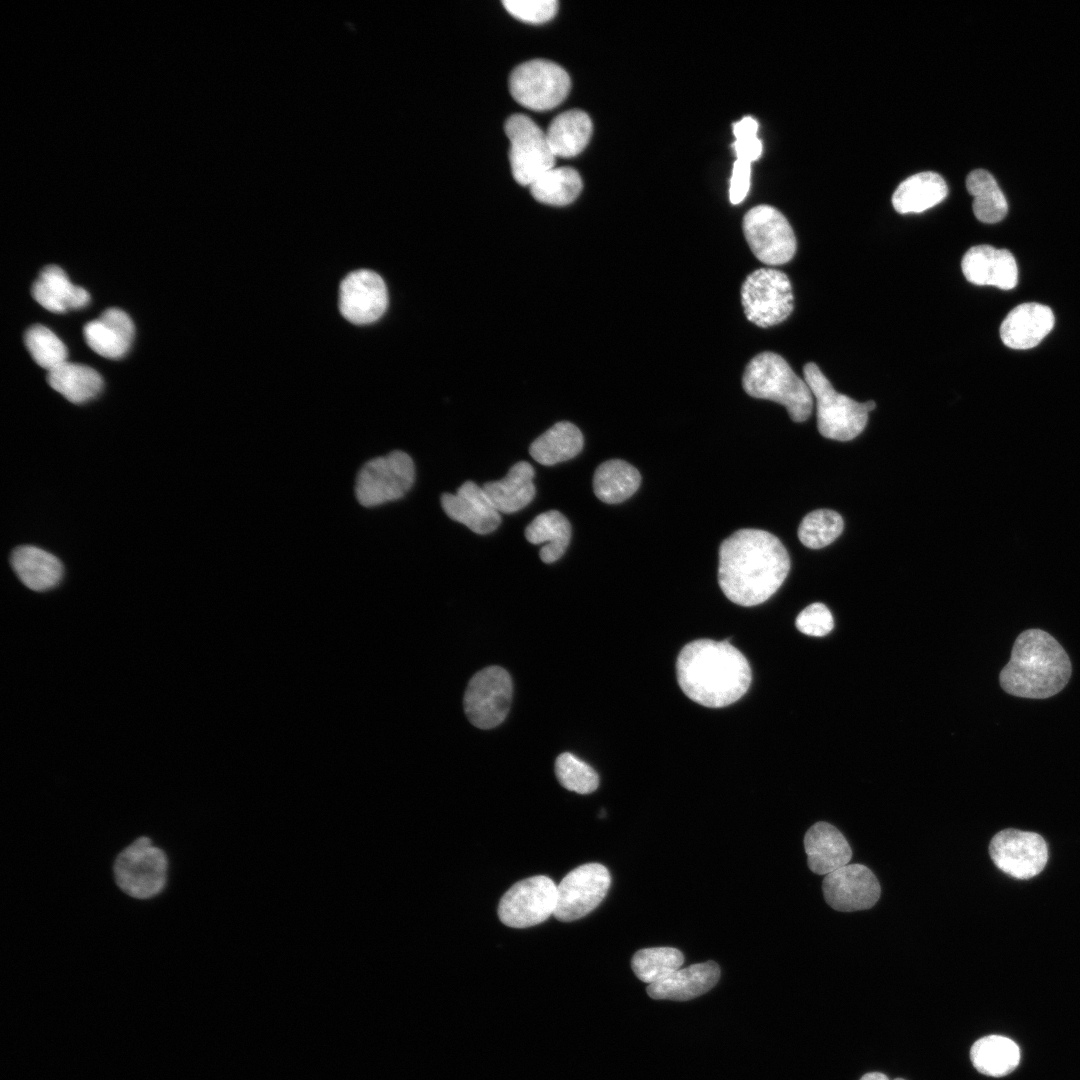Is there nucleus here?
Returning <instances> with one entry per match:
<instances>
[{
  "instance_id": "nucleus-21",
  "label": "nucleus",
  "mask_w": 1080,
  "mask_h": 1080,
  "mask_svg": "<svg viewBox=\"0 0 1080 1080\" xmlns=\"http://www.w3.org/2000/svg\"><path fill=\"white\" fill-rule=\"evenodd\" d=\"M83 333L94 352L109 359H119L128 352L135 329L126 312L109 308L98 319L88 322Z\"/></svg>"
},
{
  "instance_id": "nucleus-7",
  "label": "nucleus",
  "mask_w": 1080,
  "mask_h": 1080,
  "mask_svg": "<svg viewBox=\"0 0 1080 1080\" xmlns=\"http://www.w3.org/2000/svg\"><path fill=\"white\" fill-rule=\"evenodd\" d=\"M415 467L405 452L395 450L373 458L359 470L355 495L364 507H374L402 498L413 486Z\"/></svg>"
},
{
  "instance_id": "nucleus-6",
  "label": "nucleus",
  "mask_w": 1080,
  "mask_h": 1080,
  "mask_svg": "<svg viewBox=\"0 0 1080 1080\" xmlns=\"http://www.w3.org/2000/svg\"><path fill=\"white\" fill-rule=\"evenodd\" d=\"M804 380L816 399L817 428L825 438L849 441L866 427L868 414L876 404L870 400L855 401L837 392L818 365L807 363L803 368Z\"/></svg>"
},
{
  "instance_id": "nucleus-29",
  "label": "nucleus",
  "mask_w": 1080,
  "mask_h": 1080,
  "mask_svg": "<svg viewBox=\"0 0 1080 1080\" xmlns=\"http://www.w3.org/2000/svg\"><path fill=\"white\" fill-rule=\"evenodd\" d=\"M526 540L532 544H544L540 558L550 564L562 557L571 538V525L559 511L550 510L536 516L525 529Z\"/></svg>"
},
{
  "instance_id": "nucleus-43",
  "label": "nucleus",
  "mask_w": 1080,
  "mask_h": 1080,
  "mask_svg": "<svg viewBox=\"0 0 1080 1080\" xmlns=\"http://www.w3.org/2000/svg\"><path fill=\"white\" fill-rule=\"evenodd\" d=\"M751 163L736 159L730 178L729 199L734 205L742 202L750 189Z\"/></svg>"
},
{
  "instance_id": "nucleus-5",
  "label": "nucleus",
  "mask_w": 1080,
  "mask_h": 1080,
  "mask_svg": "<svg viewBox=\"0 0 1080 1080\" xmlns=\"http://www.w3.org/2000/svg\"><path fill=\"white\" fill-rule=\"evenodd\" d=\"M111 871L120 892L135 900L148 901L166 890L170 859L163 848L149 836L142 835L116 854Z\"/></svg>"
},
{
  "instance_id": "nucleus-46",
  "label": "nucleus",
  "mask_w": 1080,
  "mask_h": 1080,
  "mask_svg": "<svg viewBox=\"0 0 1080 1080\" xmlns=\"http://www.w3.org/2000/svg\"><path fill=\"white\" fill-rule=\"evenodd\" d=\"M894 1080H904V1079H902V1078H896V1079H894Z\"/></svg>"
},
{
  "instance_id": "nucleus-9",
  "label": "nucleus",
  "mask_w": 1080,
  "mask_h": 1080,
  "mask_svg": "<svg viewBox=\"0 0 1080 1080\" xmlns=\"http://www.w3.org/2000/svg\"><path fill=\"white\" fill-rule=\"evenodd\" d=\"M568 73L557 63L533 59L513 69L509 90L516 102L535 111H546L561 104L570 91Z\"/></svg>"
},
{
  "instance_id": "nucleus-26",
  "label": "nucleus",
  "mask_w": 1080,
  "mask_h": 1080,
  "mask_svg": "<svg viewBox=\"0 0 1080 1080\" xmlns=\"http://www.w3.org/2000/svg\"><path fill=\"white\" fill-rule=\"evenodd\" d=\"M947 194L944 179L935 172L925 171L905 179L895 190L892 204L900 214L921 213L942 202Z\"/></svg>"
},
{
  "instance_id": "nucleus-35",
  "label": "nucleus",
  "mask_w": 1080,
  "mask_h": 1080,
  "mask_svg": "<svg viewBox=\"0 0 1080 1080\" xmlns=\"http://www.w3.org/2000/svg\"><path fill=\"white\" fill-rule=\"evenodd\" d=\"M684 962L682 952L672 947H653L638 950L631 961L638 979L648 985L656 983L676 970Z\"/></svg>"
},
{
  "instance_id": "nucleus-41",
  "label": "nucleus",
  "mask_w": 1080,
  "mask_h": 1080,
  "mask_svg": "<svg viewBox=\"0 0 1080 1080\" xmlns=\"http://www.w3.org/2000/svg\"><path fill=\"white\" fill-rule=\"evenodd\" d=\"M502 4L515 18L533 24L549 21L558 10L556 0H503Z\"/></svg>"
},
{
  "instance_id": "nucleus-2",
  "label": "nucleus",
  "mask_w": 1080,
  "mask_h": 1080,
  "mask_svg": "<svg viewBox=\"0 0 1080 1080\" xmlns=\"http://www.w3.org/2000/svg\"><path fill=\"white\" fill-rule=\"evenodd\" d=\"M676 674L684 694L710 708L736 702L747 692L752 679L746 657L727 640L688 643L678 655Z\"/></svg>"
},
{
  "instance_id": "nucleus-28",
  "label": "nucleus",
  "mask_w": 1080,
  "mask_h": 1080,
  "mask_svg": "<svg viewBox=\"0 0 1080 1080\" xmlns=\"http://www.w3.org/2000/svg\"><path fill=\"white\" fill-rule=\"evenodd\" d=\"M583 445L580 429L568 421H561L536 438L530 445L529 453L536 462L552 466L577 456Z\"/></svg>"
},
{
  "instance_id": "nucleus-23",
  "label": "nucleus",
  "mask_w": 1080,
  "mask_h": 1080,
  "mask_svg": "<svg viewBox=\"0 0 1080 1080\" xmlns=\"http://www.w3.org/2000/svg\"><path fill=\"white\" fill-rule=\"evenodd\" d=\"M719 978L718 964L707 961L679 968L666 978L648 985L646 991L653 999L686 1001L708 992Z\"/></svg>"
},
{
  "instance_id": "nucleus-30",
  "label": "nucleus",
  "mask_w": 1080,
  "mask_h": 1080,
  "mask_svg": "<svg viewBox=\"0 0 1080 1080\" xmlns=\"http://www.w3.org/2000/svg\"><path fill=\"white\" fill-rule=\"evenodd\" d=\"M641 475L628 462L611 459L601 463L593 476V490L599 500L617 504L630 498L639 488Z\"/></svg>"
},
{
  "instance_id": "nucleus-16",
  "label": "nucleus",
  "mask_w": 1080,
  "mask_h": 1080,
  "mask_svg": "<svg viewBox=\"0 0 1080 1080\" xmlns=\"http://www.w3.org/2000/svg\"><path fill=\"white\" fill-rule=\"evenodd\" d=\"M822 889L829 906L843 912L869 909L881 893L878 879L862 864H847L827 874Z\"/></svg>"
},
{
  "instance_id": "nucleus-4",
  "label": "nucleus",
  "mask_w": 1080,
  "mask_h": 1080,
  "mask_svg": "<svg viewBox=\"0 0 1080 1080\" xmlns=\"http://www.w3.org/2000/svg\"><path fill=\"white\" fill-rule=\"evenodd\" d=\"M742 385L751 397L783 405L794 422H803L812 413L810 388L776 353L763 352L753 357L745 368Z\"/></svg>"
},
{
  "instance_id": "nucleus-40",
  "label": "nucleus",
  "mask_w": 1080,
  "mask_h": 1080,
  "mask_svg": "<svg viewBox=\"0 0 1080 1080\" xmlns=\"http://www.w3.org/2000/svg\"><path fill=\"white\" fill-rule=\"evenodd\" d=\"M757 132L758 122L751 116H745L733 124L736 159L752 163L761 156L762 142Z\"/></svg>"
},
{
  "instance_id": "nucleus-13",
  "label": "nucleus",
  "mask_w": 1080,
  "mask_h": 1080,
  "mask_svg": "<svg viewBox=\"0 0 1080 1080\" xmlns=\"http://www.w3.org/2000/svg\"><path fill=\"white\" fill-rule=\"evenodd\" d=\"M557 885L544 875L515 883L502 896L498 916L503 924L526 928L544 922L555 912Z\"/></svg>"
},
{
  "instance_id": "nucleus-25",
  "label": "nucleus",
  "mask_w": 1080,
  "mask_h": 1080,
  "mask_svg": "<svg viewBox=\"0 0 1080 1080\" xmlns=\"http://www.w3.org/2000/svg\"><path fill=\"white\" fill-rule=\"evenodd\" d=\"M11 565L20 581L33 591L55 587L63 575L61 562L51 553L35 546L17 547L12 552Z\"/></svg>"
},
{
  "instance_id": "nucleus-45",
  "label": "nucleus",
  "mask_w": 1080,
  "mask_h": 1080,
  "mask_svg": "<svg viewBox=\"0 0 1080 1080\" xmlns=\"http://www.w3.org/2000/svg\"><path fill=\"white\" fill-rule=\"evenodd\" d=\"M860 1080H889V1078L880 1072H869L864 1074Z\"/></svg>"
},
{
  "instance_id": "nucleus-27",
  "label": "nucleus",
  "mask_w": 1080,
  "mask_h": 1080,
  "mask_svg": "<svg viewBox=\"0 0 1080 1080\" xmlns=\"http://www.w3.org/2000/svg\"><path fill=\"white\" fill-rule=\"evenodd\" d=\"M592 134L589 115L579 109H571L557 115L550 122L546 136L553 154L574 157L587 146Z\"/></svg>"
},
{
  "instance_id": "nucleus-14",
  "label": "nucleus",
  "mask_w": 1080,
  "mask_h": 1080,
  "mask_svg": "<svg viewBox=\"0 0 1080 1080\" xmlns=\"http://www.w3.org/2000/svg\"><path fill=\"white\" fill-rule=\"evenodd\" d=\"M610 883V873L602 864L587 863L573 869L557 885L553 915L563 922L584 917L601 903Z\"/></svg>"
},
{
  "instance_id": "nucleus-18",
  "label": "nucleus",
  "mask_w": 1080,
  "mask_h": 1080,
  "mask_svg": "<svg viewBox=\"0 0 1080 1080\" xmlns=\"http://www.w3.org/2000/svg\"><path fill=\"white\" fill-rule=\"evenodd\" d=\"M961 269L970 283L979 286L1010 290L1018 282V268L1013 254L1007 249L990 245L968 249L962 258Z\"/></svg>"
},
{
  "instance_id": "nucleus-38",
  "label": "nucleus",
  "mask_w": 1080,
  "mask_h": 1080,
  "mask_svg": "<svg viewBox=\"0 0 1080 1080\" xmlns=\"http://www.w3.org/2000/svg\"><path fill=\"white\" fill-rule=\"evenodd\" d=\"M555 774L564 788L579 794L592 793L599 786L597 772L569 752H564L556 758Z\"/></svg>"
},
{
  "instance_id": "nucleus-42",
  "label": "nucleus",
  "mask_w": 1080,
  "mask_h": 1080,
  "mask_svg": "<svg viewBox=\"0 0 1080 1080\" xmlns=\"http://www.w3.org/2000/svg\"><path fill=\"white\" fill-rule=\"evenodd\" d=\"M797 629L806 635L822 637L834 627L833 616L823 603H812L804 608L795 621Z\"/></svg>"
},
{
  "instance_id": "nucleus-10",
  "label": "nucleus",
  "mask_w": 1080,
  "mask_h": 1080,
  "mask_svg": "<svg viewBox=\"0 0 1080 1080\" xmlns=\"http://www.w3.org/2000/svg\"><path fill=\"white\" fill-rule=\"evenodd\" d=\"M513 695L509 673L500 666H489L470 679L463 698L465 714L472 725L491 729L508 715Z\"/></svg>"
},
{
  "instance_id": "nucleus-36",
  "label": "nucleus",
  "mask_w": 1080,
  "mask_h": 1080,
  "mask_svg": "<svg viewBox=\"0 0 1080 1080\" xmlns=\"http://www.w3.org/2000/svg\"><path fill=\"white\" fill-rule=\"evenodd\" d=\"M844 527L843 519L836 511L819 509L808 513L798 528V538L810 549H820L831 544Z\"/></svg>"
},
{
  "instance_id": "nucleus-37",
  "label": "nucleus",
  "mask_w": 1080,
  "mask_h": 1080,
  "mask_svg": "<svg viewBox=\"0 0 1080 1080\" xmlns=\"http://www.w3.org/2000/svg\"><path fill=\"white\" fill-rule=\"evenodd\" d=\"M24 341L35 362L48 371L66 362L67 349L49 328L32 325L26 330Z\"/></svg>"
},
{
  "instance_id": "nucleus-31",
  "label": "nucleus",
  "mask_w": 1080,
  "mask_h": 1080,
  "mask_svg": "<svg viewBox=\"0 0 1080 1080\" xmlns=\"http://www.w3.org/2000/svg\"><path fill=\"white\" fill-rule=\"evenodd\" d=\"M970 1059L976 1070L984 1075L1002 1077L1019 1064L1020 1050L1011 1039L989 1035L978 1039L971 1047Z\"/></svg>"
},
{
  "instance_id": "nucleus-20",
  "label": "nucleus",
  "mask_w": 1080,
  "mask_h": 1080,
  "mask_svg": "<svg viewBox=\"0 0 1080 1080\" xmlns=\"http://www.w3.org/2000/svg\"><path fill=\"white\" fill-rule=\"evenodd\" d=\"M1052 310L1039 303H1023L1012 309L1000 326V337L1011 349L1026 350L1037 346L1052 330Z\"/></svg>"
},
{
  "instance_id": "nucleus-1",
  "label": "nucleus",
  "mask_w": 1080,
  "mask_h": 1080,
  "mask_svg": "<svg viewBox=\"0 0 1080 1080\" xmlns=\"http://www.w3.org/2000/svg\"><path fill=\"white\" fill-rule=\"evenodd\" d=\"M790 570V557L782 542L770 532L740 529L719 548L718 582L725 596L740 606L768 600Z\"/></svg>"
},
{
  "instance_id": "nucleus-24",
  "label": "nucleus",
  "mask_w": 1080,
  "mask_h": 1080,
  "mask_svg": "<svg viewBox=\"0 0 1080 1080\" xmlns=\"http://www.w3.org/2000/svg\"><path fill=\"white\" fill-rule=\"evenodd\" d=\"M534 468L526 461L514 464L498 481L487 482L483 490L498 512L506 514L526 507L535 497Z\"/></svg>"
},
{
  "instance_id": "nucleus-33",
  "label": "nucleus",
  "mask_w": 1080,
  "mask_h": 1080,
  "mask_svg": "<svg viewBox=\"0 0 1080 1080\" xmlns=\"http://www.w3.org/2000/svg\"><path fill=\"white\" fill-rule=\"evenodd\" d=\"M966 188L974 197L973 212L979 221L993 224L1005 218L1008 203L992 174L983 169L973 170L967 176Z\"/></svg>"
},
{
  "instance_id": "nucleus-15",
  "label": "nucleus",
  "mask_w": 1080,
  "mask_h": 1080,
  "mask_svg": "<svg viewBox=\"0 0 1080 1080\" xmlns=\"http://www.w3.org/2000/svg\"><path fill=\"white\" fill-rule=\"evenodd\" d=\"M989 854L1001 871L1016 879L1038 875L1048 861L1047 843L1041 835L1011 828L994 835Z\"/></svg>"
},
{
  "instance_id": "nucleus-44",
  "label": "nucleus",
  "mask_w": 1080,
  "mask_h": 1080,
  "mask_svg": "<svg viewBox=\"0 0 1080 1080\" xmlns=\"http://www.w3.org/2000/svg\"><path fill=\"white\" fill-rule=\"evenodd\" d=\"M32 296L41 306L51 312L63 313L67 310L53 297L40 279H37L32 285Z\"/></svg>"
},
{
  "instance_id": "nucleus-32",
  "label": "nucleus",
  "mask_w": 1080,
  "mask_h": 1080,
  "mask_svg": "<svg viewBox=\"0 0 1080 1080\" xmlns=\"http://www.w3.org/2000/svg\"><path fill=\"white\" fill-rule=\"evenodd\" d=\"M48 384L72 403H84L101 391L103 380L93 368L64 362L48 371Z\"/></svg>"
},
{
  "instance_id": "nucleus-34",
  "label": "nucleus",
  "mask_w": 1080,
  "mask_h": 1080,
  "mask_svg": "<svg viewBox=\"0 0 1080 1080\" xmlns=\"http://www.w3.org/2000/svg\"><path fill=\"white\" fill-rule=\"evenodd\" d=\"M582 187L579 173L571 167H553L529 185L534 199L553 206L572 203L579 196Z\"/></svg>"
},
{
  "instance_id": "nucleus-12",
  "label": "nucleus",
  "mask_w": 1080,
  "mask_h": 1080,
  "mask_svg": "<svg viewBox=\"0 0 1080 1080\" xmlns=\"http://www.w3.org/2000/svg\"><path fill=\"white\" fill-rule=\"evenodd\" d=\"M743 233L758 260L767 265H782L795 255L797 242L786 217L769 205L751 208L743 217Z\"/></svg>"
},
{
  "instance_id": "nucleus-22",
  "label": "nucleus",
  "mask_w": 1080,
  "mask_h": 1080,
  "mask_svg": "<svg viewBox=\"0 0 1080 1080\" xmlns=\"http://www.w3.org/2000/svg\"><path fill=\"white\" fill-rule=\"evenodd\" d=\"M810 870L827 875L849 863L852 850L844 835L832 824L817 822L804 836Z\"/></svg>"
},
{
  "instance_id": "nucleus-19",
  "label": "nucleus",
  "mask_w": 1080,
  "mask_h": 1080,
  "mask_svg": "<svg viewBox=\"0 0 1080 1080\" xmlns=\"http://www.w3.org/2000/svg\"><path fill=\"white\" fill-rule=\"evenodd\" d=\"M441 506L449 518L477 534L491 533L501 523L499 512L483 488L472 481L464 482L456 494L443 493Z\"/></svg>"
},
{
  "instance_id": "nucleus-3",
  "label": "nucleus",
  "mask_w": 1080,
  "mask_h": 1080,
  "mask_svg": "<svg viewBox=\"0 0 1080 1080\" xmlns=\"http://www.w3.org/2000/svg\"><path fill=\"white\" fill-rule=\"evenodd\" d=\"M1071 670L1069 656L1052 635L1040 629H1028L1016 638L999 681L1008 694L1045 699L1067 685Z\"/></svg>"
},
{
  "instance_id": "nucleus-11",
  "label": "nucleus",
  "mask_w": 1080,
  "mask_h": 1080,
  "mask_svg": "<svg viewBox=\"0 0 1080 1080\" xmlns=\"http://www.w3.org/2000/svg\"><path fill=\"white\" fill-rule=\"evenodd\" d=\"M504 129L510 141L509 160L517 183L529 186L554 167L555 155L546 133L531 118L513 114L506 120Z\"/></svg>"
},
{
  "instance_id": "nucleus-8",
  "label": "nucleus",
  "mask_w": 1080,
  "mask_h": 1080,
  "mask_svg": "<svg viewBox=\"0 0 1080 1080\" xmlns=\"http://www.w3.org/2000/svg\"><path fill=\"white\" fill-rule=\"evenodd\" d=\"M793 300L790 280L780 270L757 269L745 278L741 287L746 318L762 328L787 319L793 311Z\"/></svg>"
},
{
  "instance_id": "nucleus-39",
  "label": "nucleus",
  "mask_w": 1080,
  "mask_h": 1080,
  "mask_svg": "<svg viewBox=\"0 0 1080 1080\" xmlns=\"http://www.w3.org/2000/svg\"><path fill=\"white\" fill-rule=\"evenodd\" d=\"M39 279L66 309L82 308L90 300L89 293L84 288L73 285L59 266H45L40 272Z\"/></svg>"
},
{
  "instance_id": "nucleus-17",
  "label": "nucleus",
  "mask_w": 1080,
  "mask_h": 1080,
  "mask_svg": "<svg viewBox=\"0 0 1080 1080\" xmlns=\"http://www.w3.org/2000/svg\"><path fill=\"white\" fill-rule=\"evenodd\" d=\"M387 304L386 285L376 272L356 270L340 284L339 309L343 317L353 324L363 325L378 320Z\"/></svg>"
}]
</instances>
